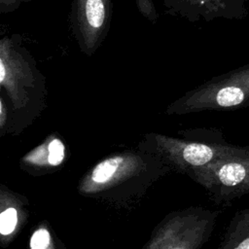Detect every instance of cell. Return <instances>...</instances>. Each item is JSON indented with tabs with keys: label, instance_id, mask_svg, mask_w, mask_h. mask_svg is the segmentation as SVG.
I'll return each mask as SVG.
<instances>
[{
	"label": "cell",
	"instance_id": "obj_7",
	"mask_svg": "<svg viewBox=\"0 0 249 249\" xmlns=\"http://www.w3.org/2000/svg\"><path fill=\"white\" fill-rule=\"evenodd\" d=\"M18 223L17 210L13 207L7 208L0 216V232L3 235L10 234L16 228Z\"/></svg>",
	"mask_w": 249,
	"mask_h": 249
},
{
	"label": "cell",
	"instance_id": "obj_1",
	"mask_svg": "<svg viewBox=\"0 0 249 249\" xmlns=\"http://www.w3.org/2000/svg\"><path fill=\"white\" fill-rule=\"evenodd\" d=\"M113 0H72L69 27L86 56L93 55L106 40L112 20Z\"/></svg>",
	"mask_w": 249,
	"mask_h": 249
},
{
	"label": "cell",
	"instance_id": "obj_9",
	"mask_svg": "<svg viewBox=\"0 0 249 249\" xmlns=\"http://www.w3.org/2000/svg\"><path fill=\"white\" fill-rule=\"evenodd\" d=\"M64 159V145L59 139H53L49 144L48 161L51 165L56 166L62 162Z\"/></svg>",
	"mask_w": 249,
	"mask_h": 249
},
{
	"label": "cell",
	"instance_id": "obj_3",
	"mask_svg": "<svg viewBox=\"0 0 249 249\" xmlns=\"http://www.w3.org/2000/svg\"><path fill=\"white\" fill-rule=\"evenodd\" d=\"M202 175L221 202L249 196V146L204 165Z\"/></svg>",
	"mask_w": 249,
	"mask_h": 249
},
{
	"label": "cell",
	"instance_id": "obj_2",
	"mask_svg": "<svg viewBox=\"0 0 249 249\" xmlns=\"http://www.w3.org/2000/svg\"><path fill=\"white\" fill-rule=\"evenodd\" d=\"M190 108L234 109L249 104V64L207 81L184 98Z\"/></svg>",
	"mask_w": 249,
	"mask_h": 249
},
{
	"label": "cell",
	"instance_id": "obj_12",
	"mask_svg": "<svg viewBox=\"0 0 249 249\" xmlns=\"http://www.w3.org/2000/svg\"><path fill=\"white\" fill-rule=\"evenodd\" d=\"M172 249H184V248H180V247H179V248H172Z\"/></svg>",
	"mask_w": 249,
	"mask_h": 249
},
{
	"label": "cell",
	"instance_id": "obj_4",
	"mask_svg": "<svg viewBox=\"0 0 249 249\" xmlns=\"http://www.w3.org/2000/svg\"><path fill=\"white\" fill-rule=\"evenodd\" d=\"M165 14L190 22L241 19L248 15L249 0H160Z\"/></svg>",
	"mask_w": 249,
	"mask_h": 249
},
{
	"label": "cell",
	"instance_id": "obj_10",
	"mask_svg": "<svg viewBox=\"0 0 249 249\" xmlns=\"http://www.w3.org/2000/svg\"><path fill=\"white\" fill-rule=\"evenodd\" d=\"M51 241L50 232L46 229L37 230L31 236L30 248L31 249H47Z\"/></svg>",
	"mask_w": 249,
	"mask_h": 249
},
{
	"label": "cell",
	"instance_id": "obj_6",
	"mask_svg": "<svg viewBox=\"0 0 249 249\" xmlns=\"http://www.w3.org/2000/svg\"><path fill=\"white\" fill-rule=\"evenodd\" d=\"M121 162L122 160L120 158H112L101 161L92 170L90 175L91 180L97 184H103L109 181L118 171Z\"/></svg>",
	"mask_w": 249,
	"mask_h": 249
},
{
	"label": "cell",
	"instance_id": "obj_11",
	"mask_svg": "<svg viewBox=\"0 0 249 249\" xmlns=\"http://www.w3.org/2000/svg\"><path fill=\"white\" fill-rule=\"evenodd\" d=\"M33 0H0V13L9 14L15 12L19 8L22 3L30 2Z\"/></svg>",
	"mask_w": 249,
	"mask_h": 249
},
{
	"label": "cell",
	"instance_id": "obj_8",
	"mask_svg": "<svg viewBox=\"0 0 249 249\" xmlns=\"http://www.w3.org/2000/svg\"><path fill=\"white\" fill-rule=\"evenodd\" d=\"M138 12L152 23H156L159 19V12L153 0H135Z\"/></svg>",
	"mask_w": 249,
	"mask_h": 249
},
{
	"label": "cell",
	"instance_id": "obj_5",
	"mask_svg": "<svg viewBox=\"0 0 249 249\" xmlns=\"http://www.w3.org/2000/svg\"><path fill=\"white\" fill-rule=\"evenodd\" d=\"M221 249H249V208L241 209L234 214Z\"/></svg>",
	"mask_w": 249,
	"mask_h": 249
}]
</instances>
